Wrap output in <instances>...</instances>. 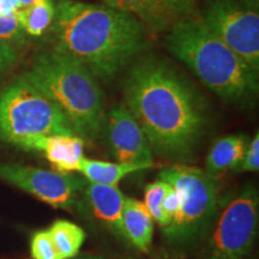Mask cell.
<instances>
[{
    "mask_svg": "<svg viewBox=\"0 0 259 259\" xmlns=\"http://www.w3.org/2000/svg\"><path fill=\"white\" fill-rule=\"evenodd\" d=\"M61 259L74 258L85 240V233L76 223L58 220L48 229Z\"/></svg>",
    "mask_w": 259,
    "mask_h": 259,
    "instance_id": "obj_18",
    "label": "cell"
},
{
    "mask_svg": "<svg viewBox=\"0 0 259 259\" xmlns=\"http://www.w3.org/2000/svg\"><path fill=\"white\" fill-rule=\"evenodd\" d=\"M166 46L223 101L246 102L258 93V72L199 18H181L169 28Z\"/></svg>",
    "mask_w": 259,
    "mask_h": 259,
    "instance_id": "obj_3",
    "label": "cell"
},
{
    "mask_svg": "<svg viewBox=\"0 0 259 259\" xmlns=\"http://www.w3.org/2000/svg\"><path fill=\"white\" fill-rule=\"evenodd\" d=\"M84 192L95 218L118 238L126 239L122 229V210L126 197L118 186L89 183Z\"/></svg>",
    "mask_w": 259,
    "mask_h": 259,
    "instance_id": "obj_12",
    "label": "cell"
},
{
    "mask_svg": "<svg viewBox=\"0 0 259 259\" xmlns=\"http://www.w3.org/2000/svg\"><path fill=\"white\" fill-rule=\"evenodd\" d=\"M17 60V51L14 45L4 40H0V72H4L12 66Z\"/></svg>",
    "mask_w": 259,
    "mask_h": 259,
    "instance_id": "obj_25",
    "label": "cell"
},
{
    "mask_svg": "<svg viewBox=\"0 0 259 259\" xmlns=\"http://www.w3.org/2000/svg\"><path fill=\"white\" fill-rule=\"evenodd\" d=\"M54 50L111 79L148 46L144 25L107 5L59 0L52 24Z\"/></svg>",
    "mask_w": 259,
    "mask_h": 259,
    "instance_id": "obj_2",
    "label": "cell"
},
{
    "mask_svg": "<svg viewBox=\"0 0 259 259\" xmlns=\"http://www.w3.org/2000/svg\"><path fill=\"white\" fill-rule=\"evenodd\" d=\"M169 186V184L166 183V181H162L158 179L157 181L149 184V185L145 187L144 205L145 208L148 209V211L150 212L154 221H156L157 223L160 222L162 216V200H163L164 194L167 193Z\"/></svg>",
    "mask_w": 259,
    "mask_h": 259,
    "instance_id": "obj_19",
    "label": "cell"
},
{
    "mask_svg": "<svg viewBox=\"0 0 259 259\" xmlns=\"http://www.w3.org/2000/svg\"><path fill=\"white\" fill-rule=\"evenodd\" d=\"M27 34L19 25L15 15L0 14V40L9 44H22L25 41Z\"/></svg>",
    "mask_w": 259,
    "mask_h": 259,
    "instance_id": "obj_21",
    "label": "cell"
},
{
    "mask_svg": "<svg viewBox=\"0 0 259 259\" xmlns=\"http://www.w3.org/2000/svg\"><path fill=\"white\" fill-rule=\"evenodd\" d=\"M105 5L137 18L149 31L169 30L177 18L163 0H103Z\"/></svg>",
    "mask_w": 259,
    "mask_h": 259,
    "instance_id": "obj_13",
    "label": "cell"
},
{
    "mask_svg": "<svg viewBox=\"0 0 259 259\" xmlns=\"http://www.w3.org/2000/svg\"><path fill=\"white\" fill-rule=\"evenodd\" d=\"M84 145V139L77 135H53L32 139L24 149L40 151L56 171L71 174L79 171L80 163L85 157Z\"/></svg>",
    "mask_w": 259,
    "mask_h": 259,
    "instance_id": "obj_11",
    "label": "cell"
},
{
    "mask_svg": "<svg viewBox=\"0 0 259 259\" xmlns=\"http://www.w3.org/2000/svg\"><path fill=\"white\" fill-rule=\"evenodd\" d=\"M32 259H61L48 229L34 233L30 241Z\"/></svg>",
    "mask_w": 259,
    "mask_h": 259,
    "instance_id": "obj_20",
    "label": "cell"
},
{
    "mask_svg": "<svg viewBox=\"0 0 259 259\" xmlns=\"http://www.w3.org/2000/svg\"><path fill=\"white\" fill-rule=\"evenodd\" d=\"M0 179L54 208L66 210H72L77 193L87 185L85 180L72 174L16 163H0Z\"/></svg>",
    "mask_w": 259,
    "mask_h": 259,
    "instance_id": "obj_9",
    "label": "cell"
},
{
    "mask_svg": "<svg viewBox=\"0 0 259 259\" xmlns=\"http://www.w3.org/2000/svg\"><path fill=\"white\" fill-rule=\"evenodd\" d=\"M76 259H108V258L101 257V255H84V257H79Z\"/></svg>",
    "mask_w": 259,
    "mask_h": 259,
    "instance_id": "obj_29",
    "label": "cell"
},
{
    "mask_svg": "<svg viewBox=\"0 0 259 259\" xmlns=\"http://www.w3.org/2000/svg\"><path fill=\"white\" fill-rule=\"evenodd\" d=\"M180 206V198L179 193L177 192L176 189L173 186H169L167 193L164 194V198L162 200V216L158 225L161 226V228H166L167 226H169L171 221H173L174 218L177 216L178 210H179Z\"/></svg>",
    "mask_w": 259,
    "mask_h": 259,
    "instance_id": "obj_22",
    "label": "cell"
},
{
    "mask_svg": "<svg viewBox=\"0 0 259 259\" xmlns=\"http://www.w3.org/2000/svg\"><path fill=\"white\" fill-rule=\"evenodd\" d=\"M15 16L25 34L40 37L53 24L56 5L53 0H37L27 8L18 9Z\"/></svg>",
    "mask_w": 259,
    "mask_h": 259,
    "instance_id": "obj_17",
    "label": "cell"
},
{
    "mask_svg": "<svg viewBox=\"0 0 259 259\" xmlns=\"http://www.w3.org/2000/svg\"><path fill=\"white\" fill-rule=\"evenodd\" d=\"M16 4L18 5V9H23V8H27V6L34 4L35 2H37V0H15Z\"/></svg>",
    "mask_w": 259,
    "mask_h": 259,
    "instance_id": "obj_27",
    "label": "cell"
},
{
    "mask_svg": "<svg viewBox=\"0 0 259 259\" xmlns=\"http://www.w3.org/2000/svg\"><path fill=\"white\" fill-rule=\"evenodd\" d=\"M248 143L250 138L245 135H232L218 139L206 157V171L215 177L223 170L234 169L244 158Z\"/></svg>",
    "mask_w": 259,
    "mask_h": 259,
    "instance_id": "obj_15",
    "label": "cell"
},
{
    "mask_svg": "<svg viewBox=\"0 0 259 259\" xmlns=\"http://www.w3.org/2000/svg\"><path fill=\"white\" fill-rule=\"evenodd\" d=\"M199 21L258 72V9L239 0H206Z\"/></svg>",
    "mask_w": 259,
    "mask_h": 259,
    "instance_id": "obj_8",
    "label": "cell"
},
{
    "mask_svg": "<svg viewBox=\"0 0 259 259\" xmlns=\"http://www.w3.org/2000/svg\"><path fill=\"white\" fill-rule=\"evenodd\" d=\"M158 179L179 193L180 206L169 226L163 228L167 240L187 244L206 231L216 213L218 189L215 177L200 168L176 164L161 170Z\"/></svg>",
    "mask_w": 259,
    "mask_h": 259,
    "instance_id": "obj_6",
    "label": "cell"
},
{
    "mask_svg": "<svg viewBox=\"0 0 259 259\" xmlns=\"http://www.w3.org/2000/svg\"><path fill=\"white\" fill-rule=\"evenodd\" d=\"M76 135L64 113L24 76L0 92V139L25 148L35 138Z\"/></svg>",
    "mask_w": 259,
    "mask_h": 259,
    "instance_id": "obj_5",
    "label": "cell"
},
{
    "mask_svg": "<svg viewBox=\"0 0 259 259\" xmlns=\"http://www.w3.org/2000/svg\"><path fill=\"white\" fill-rule=\"evenodd\" d=\"M18 10V5L15 0H0V14L3 15H15Z\"/></svg>",
    "mask_w": 259,
    "mask_h": 259,
    "instance_id": "obj_26",
    "label": "cell"
},
{
    "mask_svg": "<svg viewBox=\"0 0 259 259\" xmlns=\"http://www.w3.org/2000/svg\"><path fill=\"white\" fill-rule=\"evenodd\" d=\"M241 171H258L259 169V135L255 134L246 149L245 156L239 164Z\"/></svg>",
    "mask_w": 259,
    "mask_h": 259,
    "instance_id": "obj_23",
    "label": "cell"
},
{
    "mask_svg": "<svg viewBox=\"0 0 259 259\" xmlns=\"http://www.w3.org/2000/svg\"><path fill=\"white\" fill-rule=\"evenodd\" d=\"M122 229L125 238L138 250H149L153 241L154 219L144 203L126 197L122 210Z\"/></svg>",
    "mask_w": 259,
    "mask_h": 259,
    "instance_id": "obj_14",
    "label": "cell"
},
{
    "mask_svg": "<svg viewBox=\"0 0 259 259\" xmlns=\"http://www.w3.org/2000/svg\"><path fill=\"white\" fill-rule=\"evenodd\" d=\"M163 2L166 3L177 21L190 17L191 12L193 11L194 4H196V0H163Z\"/></svg>",
    "mask_w": 259,
    "mask_h": 259,
    "instance_id": "obj_24",
    "label": "cell"
},
{
    "mask_svg": "<svg viewBox=\"0 0 259 259\" xmlns=\"http://www.w3.org/2000/svg\"><path fill=\"white\" fill-rule=\"evenodd\" d=\"M239 2L244 3L245 5L250 6V8H253V9L259 8V0H239Z\"/></svg>",
    "mask_w": 259,
    "mask_h": 259,
    "instance_id": "obj_28",
    "label": "cell"
},
{
    "mask_svg": "<svg viewBox=\"0 0 259 259\" xmlns=\"http://www.w3.org/2000/svg\"><path fill=\"white\" fill-rule=\"evenodd\" d=\"M124 95L151 149L174 158L192 154L206 127L205 107L192 84L168 61L148 57L135 63Z\"/></svg>",
    "mask_w": 259,
    "mask_h": 259,
    "instance_id": "obj_1",
    "label": "cell"
},
{
    "mask_svg": "<svg viewBox=\"0 0 259 259\" xmlns=\"http://www.w3.org/2000/svg\"><path fill=\"white\" fill-rule=\"evenodd\" d=\"M23 76L56 105L74 134L94 141L106 122L105 96L96 77L56 50L38 54Z\"/></svg>",
    "mask_w": 259,
    "mask_h": 259,
    "instance_id": "obj_4",
    "label": "cell"
},
{
    "mask_svg": "<svg viewBox=\"0 0 259 259\" xmlns=\"http://www.w3.org/2000/svg\"><path fill=\"white\" fill-rule=\"evenodd\" d=\"M106 132L119 163L155 166L151 148L143 130L125 105H115L106 115Z\"/></svg>",
    "mask_w": 259,
    "mask_h": 259,
    "instance_id": "obj_10",
    "label": "cell"
},
{
    "mask_svg": "<svg viewBox=\"0 0 259 259\" xmlns=\"http://www.w3.org/2000/svg\"><path fill=\"white\" fill-rule=\"evenodd\" d=\"M259 197L248 184L227 202L210 232L206 259H246L258 232Z\"/></svg>",
    "mask_w": 259,
    "mask_h": 259,
    "instance_id": "obj_7",
    "label": "cell"
},
{
    "mask_svg": "<svg viewBox=\"0 0 259 259\" xmlns=\"http://www.w3.org/2000/svg\"><path fill=\"white\" fill-rule=\"evenodd\" d=\"M151 164H127L119 162H108L100 160H90L84 157L79 167V173L93 184L116 186L120 180L130 174L137 173L145 169H150Z\"/></svg>",
    "mask_w": 259,
    "mask_h": 259,
    "instance_id": "obj_16",
    "label": "cell"
}]
</instances>
